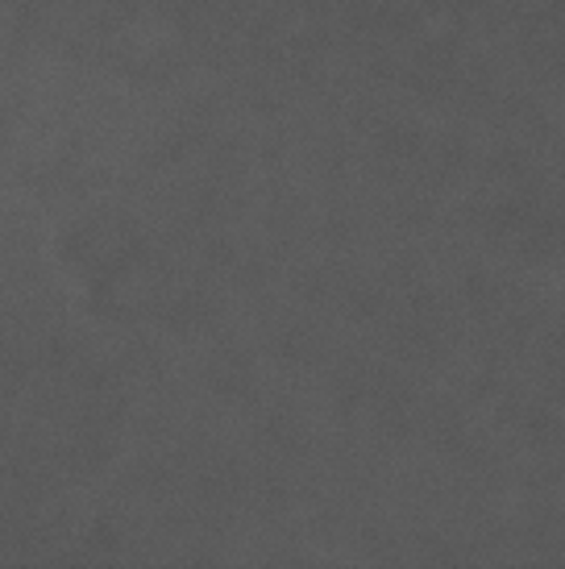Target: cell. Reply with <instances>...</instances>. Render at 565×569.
Listing matches in <instances>:
<instances>
[]
</instances>
